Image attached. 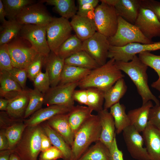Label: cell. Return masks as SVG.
<instances>
[{"mask_svg": "<svg viewBox=\"0 0 160 160\" xmlns=\"http://www.w3.org/2000/svg\"><path fill=\"white\" fill-rule=\"evenodd\" d=\"M115 61L118 68L127 74L135 85L137 92L141 97L142 104L152 100L156 105H160L159 100L152 92L148 85L147 72L148 67L137 55L128 62Z\"/></svg>", "mask_w": 160, "mask_h": 160, "instance_id": "1", "label": "cell"}, {"mask_svg": "<svg viewBox=\"0 0 160 160\" xmlns=\"http://www.w3.org/2000/svg\"><path fill=\"white\" fill-rule=\"evenodd\" d=\"M124 75L117 67L115 60L111 59L105 64L92 70L79 82L80 89L94 88L105 92Z\"/></svg>", "mask_w": 160, "mask_h": 160, "instance_id": "2", "label": "cell"}, {"mask_svg": "<svg viewBox=\"0 0 160 160\" xmlns=\"http://www.w3.org/2000/svg\"><path fill=\"white\" fill-rule=\"evenodd\" d=\"M101 131L98 116L92 114L81 125L75 135L71 146V160H78L92 143L99 141Z\"/></svg>", "mask_w": 160, "mask_h": 160, "instance_id": "3", "label": "cell"}, {"mask_svg": "<svg viewBox=\"0 0 160 160\" xmlns=\"http://www.w3.org/2000/svg\"><path fill=\"white\" fill-rule=\"evenodd\" d=\"M43 131L41 125L27 126L22 137L12 151L20 160H37L41 152V136Z\"/></svg>", "mask_w": 160, "mask_h": 160, "instance_id": "4", "label": "cell"}, {"mask_svg": "<svg viewBox=\"0 0 160 160\" xmlns=\"http://www.w3.org/2000/svg\"><path fill=\"white\" fill-rule=\"evenodd\" d=\"M108 39L111 45L117 47H123L132 43L149 44L153 42L146 38L135 25L119 16L116 32Z\"/></svg>", "mask_w": 160, "mask_h": 160, "instance_id": "5", "label": "cell"}, {"mask_svg": "<svg viewBox=\"0 0 160 160\" xmlns=\"http://www.w3.org/2000/svg\"><path fill=\"white\" fill-rule=\"evenodd\" d=\"M94 10L93 20L97 32L109 38L117 30L119 16L114 7L103 0Z\"/></svg>", "mask_w": 160, "mask_h": 160, "instance_id": "6", "label": "cell"}, {"mask_svg": "<svg viewBox=\"0 0 160 160\" xmlns=\"http://www.w3.org/2000/svg\"><path fill=\"white\" fill-rule=\"evenodd\" d=\"M7 44L13 67L27 69L38 54L28 41L19 36Z\"/></svg>", "mask_w": 160, "mask_h": 160, "instance_id": "7", "label": "cell"}, {"mask_svg": "<svg viewBox=\"0 0 160 160\" xmlns=\"http://www.w3.org/2000/svg\"><path fill=\"white\" fill-rule=\"evenodd\" d=\"M72 30L68 19L53 17L46 26L47 40L51 51L57 55L59 47L72 35Z\"/></svg>", "mask_w": 160, "mask_h": 160, "instance_id": "8", "label": "cell"}, {"mask_svg": "<svg viewBox=\"0 0 160 160\" xmlns=\"http://www.w3.org/2000/svg\"><path fill=\"white\" fill-rule=\"evenodd\" d=\"M160 49V41L146 44L138 43L129 44L123 47L111 45L108 57L115 61L128 62L137 54L144 52H151Z\"/></svg>", "mask_w": 160, "mask_h": 160, "instance_id": "9", "label": "cell"}, {"mask_svg": "<svg viewBox=\"0 0 160 160\" xmlns=\"http://www.w3.org/2000/svg\"><path fill=\"white\" fill-rule=\"evenodd\" d=\"M19 36L28 41L38 54L46 57L50 53L47 40L46 26L33 24L23 25Z\"/></svg>", "mask_w": 160, "mask_h": 160, "instance_id": "10", "label": "cell"}, {"mask_svg": "<svg viewBox=\"0 0 160 160\" xmlns=\"http://www.w3.org/2000/svg\"><path fill=\"white\" fill-rule=\"evenodd\" d=\"M53 18L43 3L39 1L26 7L15 19L22 25L33 24L46 26Z\"/></svg>", "mask_w": 160, "mask_h": 160, "instance_id": "11", "label": "cell"}, {"mask_svg": "<svg viewBox=\"0 0 160 160\" xmlns=\"http://www.w3.org/2000/svg\"><path fill=\"white\" fill-rule=\"evenodd\" d=\"M79 82L59 84L51 87L44 94V104L48 106L57 105L72 107L74 101L73 94L76 88L78 86Z\"/></svg>", "mask_w": 160, "mask_h": 160, "instance_id": "12", "label": "cell"}, {"mask_svg": "<svg viewBox=\"0 0 160 160\" xmlns=\"http://www.w3.org/2000/svg\"><path fill=\"white\" fill-rule=\"evenodd\" d=\"M110 44L108 38L96 32L83 42V49L88 53L100 66L107 62Z\"/></svg>", "mask_w": 160, "mask_h": 160, "instance_id": "13", "label": "cell"}, {"mask_svg": "<svg viewBox=\"0 0 160 160\" xmlns=\"http://www.w3.org/2000/svg\"><path fill=\"white\" fill-rule=\"evenodd\" d=\"M122 132L127 149L132 158L137 160H151L146 148L143 147L144 139L139 132L130 125Z\"/></svg>", "mask_w": 160, "mask_h": 160, "instance_id": "14", "label": "cell"}, {"mask_svg": "<svg viewBox=\"0 0 160 160\" xmlns=\"http://www.w3.org/2000/svg\"><path fill=\"white\" fill-rule=\"evenodd\" d=\"M135 25L151 40L160 37V21L152 10L141 5Z\"/></svg>", "mask_w": 160, "mask_h": 160, "instance_id": "15", "label": "cell"}, {"mask_svg": "<svg viewBox=\"0 0 160 160\" xmlns=\"http://www.w3.org/2000/svg\"><path fill=\"white\" fill-rule=\"evenodd\" d=\"M113 6L118 15L135 25L141 7V0H103Z\"/></svg>", "mask_w": 160, "mask_h": 160, "instance_id": "16", "label": "cell"}, {"mask_svg": "<svg viewBox=\"0 0 160 160\" xmlns=\"http://www.w3.org/2000/svg\"><path fill=\"white\" fill-rule=\"evenodd\" d=\"M72 108L57 105L48 106L36 111L24 123L27 126L39 125L55 116L68 113Z\"/></svg>", "mask_w": 160, "mask_h": 160, "instance_id": "17", "label": "cell"}, {"mask_svg": "<svg viewBox=\"0 0 160 160\" xmlns=\"http://www.w3.org/2000/svg\"><path fill=\"white\" fill-rule=\"evenodd\" d=\"M142 132L145 148L151 160H160V130L148 122Z\"/></svg>", "mask_w": 160, "mask_h": 160, "instance_id": "18", "label": "cell"}, {"mask_svg": "<svg viewBox=\"0 0 160 160\" xmlns=\"http://www.w3.org/2000/svg\"><path fill=\"white\" fill-rule=\"evenodd\" d=\"M71 19L70 23L72 29L82 42L97 32L93 19L88 16H82L76 14Z\"/></svg>", "mask_w": 160, "mask_h": 160, "instance_id": "19", "label": "cell"}, {"mask_svg": "<svg viewBox=\"0 0 160 160\" xmlns=\"http://www.w3.org/2000/svg\"><path fill=\"white\" fill-rule=\"evenodd\" d=\"M101 131L100 141L109 148L116 137L115 126L113 118L107 109H103L97 112Z\"/></svg>", "mask_w": 160, "mask_h": 160, "instance_id": "20", "label": "cell"}, {"mask_svg": "<svg viewBox=\"0 0 160 160\" xmlns=\"http://www.w3.org/2000/svg\"><path fill=\"white\" fill-rule=\"evenodd\" d=\"M65 65V59L53 52L51 51L45 57L44 65L48 73L51 87H55L59 84Z\"/></svg>", "mask_w": 160, "mask_h": 160, "instance_id": "21", "label": "cell"}, {"mask_svg": "<svg viewBox=\"0 0 160 160\" xmlns=\"http://www.w3.org/2000/svg\"><path fill=\"white\" fill-rule=\"evenodd\" d=\"M9 100L6 111L9 117L16 120L23 119L29 100L28 89L24 90L16 96Z\"/></svg>", "mask_w": 160, "mask_h": 160, "instance_id": "22", "label": "cell"}, {"mask_svg": "<svg viewBox=\"0 0 160 160\" xmlns=\"http://www.w3.org/2000/svg\"><path fill=\"white\" fill-rule=\"evenodd\" d=\"M153 106L152 102L150 100L140 107L129 111L127 113L130 125L140 132H143L146 127L149 111Z\"/></svg>", "mask_w": 160, "mask_h": 160, "instance_id": "23", "label": "cell"}, {"mask_svg": "<svg viewBox=\"0 0 160 160\" xmlns=\"http://www.w3.org/2000/svg\"><path fill=\"white\" fill-rule=\"evenodd\" d=\"M47 123L59 134L71 147L74 136L68 122V113L55 116L47 121Z\"/></svg>", "mask_w": 160, "mask_h": 160, "instance_id": "24", "label": "cell"}, {"mask_svg": "<svg viewBox=\"0 0 160 160\" xmlns=\"http://www.w3.org/2000/svg\"><path fill=\"white\" fill-rule=\"evenodd\" d=\"M0 95L10 100L18 95L23 90L8 72L0 71Z\"/></svg>", "mask_w": 160, "mask_h": 160, "instance_id": "25", "label": "cell"}, {"mask_svg": "<svg viewBox=\"0 0 160 160\" xmlns=\"http://www.w3.org/2000/svg\"><path fill=\"white\" fill-rule=\"evenodd\" d=\"M41 126L46 134L49 137L53 146L62 153L64 160H71L72 153L71 147L64 138L47 123Z\"/></svg>", "mask_w": 160, "mask_h": 160, "instance_id": "26", "label": "cell"}, {"mask_svg": "<svg viewBox=\"0 0 160 160\" xmlns=\"http://www.w3.org/2000/svg\"><path fill=\"white\" fill-rule=\"evenodd\" d=\"M92 111L87 106L78 105L74 106L68 113V122L74 136L81 125L92 115Z\"/></svg>", "mask_w": 160, "mask_h": 160, "instance_id": "27", "label": "cell"}, {"mask_svg": "<svg viewBox=\"0 0 160 160\" xmlns=\"http://www.w3.org/2000/svg\"><path fill=\"white\" fill-rule=\"evenodd\" d=\"M127 87L124 78L118 80L104 93L103 109H107L119 102L127 90Z\"/></svg>", "mask_w": 160, "mask_h": 160, "instance_id": "28", "label": "cell"}, {"mask_svg": "<svg viewBox=\"0 0 160 160\" xmlns=\"http://www.w3.org/2000/svg\"><path fill=\"white\" fill-rule=\"evenodd\" d=\"M39 1L53 6L54 10L61 17L68 20L76 15L77 12L74 0H42Z\"/></svg>", "mask_w": 160, "mask_h": 160, "instance_id": "29", "label": "cell"}, {"mask_svg": "<svg viewBox=\"0 0 160 160\" xmlns=\"http://www.w3.org/2000/svg\"><path fill=\"white\" fill-rule=\"evenodd\" d=\"M91 70L65 64L59 84L79 82L87 76Z\"/></svg>", "mask_w": 160, "mask_h": 160, "instance_id": "30", "label": "cell"}, {"mask_svg": "<svg viewBox=\"0 0 160 160\" xmlns=\"http://www.w3.org/2000/svg\"><path fill=\"white\" fill-rule=\"evenodd\" d=\"M110 112L113 116L115 123L116 133L119 134L130 125V121L126 112V107L118 103L110 108Z\"/></svg>", "mask_w": 160, "mask_h": 160, "instance_id": "31", "label": "cell"}, {"mask_svg": "<svg viewBox=\"0 0 160 160\" xmlns=\"http://www.w3.org/2000/svg\"><path fill=\"white\" fill-rule=\"evenodd\" d=\"M65 64L92 70L100 66L86 52L81 51L65 60Z\"/></svg>", "mask_w": 160, "mask_h": 160, "instance_id": "32", "label": "cell"}, {"mask_svg": "<svg viewBox=\"0 0 160 160\" xmlns=\"http://www.w3.org/2000/svg\"><path fill=\"white\" fill-rule=\"evenodd\" d=\"M82 45L83 42L76 35H72L60 46L57 55L65 60L83 50Z\"/></svg>", "mask_w": 160, "mask_h": 160, "instance_id": "33", "label": "cell"}, {"mask_svg": "<svg viewBox=\"0 0 160 160\" xmlns=\"http://www.w3.org/2000/svg\"><path fill=\"white\" fill-rule=\"evenodd\" d=\"M23 25L16 19L8 20L0 27V46L7 44L19 36Z\"/></svg>", "mask_w": 160, "mask_h": 160, "instance_id": "34", "label": "cell"}, {"mask_svg": "<svg viewBox=\"0 0 160 160\" xmlns=\"http://www.w3.org/2000/svg\"><path fill=\"white\" fill-rule=\"evenodd\" d=\"M78 160H110L109 149L99 140L88 149Z\"/></svg>", "mask_w": 160, "mask_h": 160, "instance_id": "35", "label": "cell"}, {"mask_svg": "<svg viewBox=\"0 0 160 160\" xmlns=\"http://www.w3.org/2000/svg\"><path fill=\"white\" fill-rule=\"evenodd\" d=\"M138 57L143 63L153 68L157 73L158 79L151 84V86L160 92V55L145 51L138 54Z\"/></svg>", "mask_w": 160, "mask_h": 160, "instance_id": "36", "label": "cell"}, {"mask_svg": "<svg viewBox=\"0 0 160 160\" xmlns=\"http://www.w3.org/2000/svg\"><path fill=\"white\" fill-rule=\"evenodd\" d=\"M8 20L15 19L27 6L36 2L33 0H1Z\"/></svg>", "mask_w": 160, "mask_h": 160, "instance_id": "37", "label": "cell"}, {"mask_svg": "<svg viewBox=\"0 0 160 160\" xmlns=\"http://www.w3.org/2000/svg\"><path fill=\"white\" fill-rule=\"evenodd\" d=\"M29 100L23 119L30 117L41 109L44 104V94L34 88L28 89Z\"/></svg>", "mask_w": 160, "mask_h": 160, "instance_id": "38", "label": "cell"}, {"mask_svg": "<svg viewBox=\"0 0 160 160\" xmlns=\"http://www.w3.org/2000/svg\"><path fill=\"white\" fill-rule=\"evenodd\" d=\"M27 126L24 123L14 124L5 129V133L9 144V149L13 150L20 140Z\"/></svg>", "mask_w": 160, "mask_h": 160, "instance_id": "39", "label": "cell"}, {"mask_svg": "<svg viewBox=\"0 0 160 160\" xmlns=\"http://www.w3.org/2000/svg\"><path fill=\"white\" fill-rule=\"evenodd\" d=\"M87 91V106L97 112L103 109L105 92L94 88L86 89Z\"/></svg>", "mask_w": 160, "mask_h": 160, "instance_id": "40", "label": "cell"}, {"mask_svg": "<svg viewBox=\"0 0 160 160\" xmlns=\"http://www.w3.org/2000/svg\"><path fill=\"white\" fill-rule=\"evenodd\" d=\"M34 88L45 94L51 87L50 82L48 73L41 71L36 77L33 81Z\"/></svg>", "mask_w": 160, "mask_h": 160, "instance_id": "41", "label": "cell"}, {"mask_svg": "<svg viewBox=\"0 0 160 160\" xmlns=\"http://www.w3.org/2000/svg\"><path fill=\"white\" fill-rule=\"evenodd\" d=\"M45 57L38 54L27 68L28 77L33 81L36 77L41 71L44 65Z\"/></svg>", "mask_w": 160, "mask_h": 160, "instance_id": "42", "label": "cell"}, {"mask_svg": "<svg viewBox=\"0 0 160 160\" xmlns=\"http://www.w3.org/2000/svg\"><path fill=\"white\" fill-rule=\"evenodd\" d=\"M13 67L8 44L0 46V71H9Z\"/></svg>", "mask_w": 160, "mask_h": 160, "instance_id": "43", "label": "cell"}, {"mask_svg": "<svg viewBox=\"0 0 160 160\" xmlns=\"http://www.w3.org/2000/svg\"><path fill=\"white\" fill-rule=\"evenodd\" d=\"M8 72L23 89H25L27 79L28 78L27 69L13 67L11 70Z\"/></svg>", "mask_w": 160, "mask_h": 160, "instance_id": "44", "label": "cell"}, {"mask_svg": "<svg viewBox=\"0 0 160 160\" xmlns=\"http://www.w3.org/2000/svg\"><path fill=\"white\" fill-rule=\"evenodd\" d=\"M63 159L61 152L58 148L52 146L47 150L41 152L39 156V160H56Z\"/></svg>", "mask_w": 160, "mask_h": 160, "instance_id": "45", "label": "cell"}, {"mask_svg": "<svg viewBox=\"0 0 160 160\" xmlns=\"http://www.w3.org/2000/svg\"><path fill=\"white\" fill-rule=\"evenodd\" d=\"M148 122L160 130V104L155 105L150 109Z\"/></svg>", "mask_w": 160, "mask_h": 160, "instance_id": "46", "label": "cell"}, {"mask_svg": "<svg viewBox=\"0 0 160 160\" xmlns=\"http://www.w3.org/2000/svg\"><path fill=\"white\" fill-rule=\"evenodd\" d=\"M141 5L152 10L160 21V2L155 0H141Z\"/></svg>", "mask_w": 160, "mask_h": 160, "instance_id": "47", "label": "cell"}, {"mask_svg": "<svg viewBox=\"0 0 160 160\" xmlns=\"http://www.w3.org/2000/svg\"><path fill=\"white\" fill-rule=\"evenodd\" d=\"M109 150L110 160H124L123 153L118 147L116 137Z\"/></svg>", "mask_w": 160, "mask_h": 160, "instance_id": "48", "label": "cell"}, {"mask_svg": "<svg viewBox=\"0 0 160 160\" xmlns=\"http://www.w3.org/2000/svg\"><path fill=\"white\" fill-rule=\"evenodd\" d=\"M73 98L75 101L81 105H87V91L86 89H75L73 93Z\"/></svg>", "mask_w": 160, "mask_h": 160, "instance_id": "49", "label": "cell"}, {"mask_svg": "<svg viewBox=\"0 0 160 160\" xmlns=\"http://www.w3.org/2000/svg\"><path fill=\"white\" fill-rule=\"evenodd\" d=\"M98 1L92 3H88L79 7L76 14L82 16H88L89 13L93 10L98 5Z\"/></svg>", "mask_w": 160, "mask_h": 160, "instance_id": "50", "label": "cell"}, {"mask_svg": "<svg viewBox=\"0 0 160 160\" xmlns=\"http://www.w3.org/2000/svg\"><path fill=\"white\" fill-rule=\"evenodd\" d=\"M52 146L49 137L43 130L41 136V152L44 151Z\"/></svg>", "mask_w": 160, "mask_h": 160, "instance_id": "51", "label": "cell"}, {"mask_svg": "<svg viewBox=\"0 0 160 160\" xmlns=\"http://www.w3.org/2000/svg\"><path fill=\"white\" fill-rule=\"evenodd\" d=\"M9 149V142L5 133V129H1L0 131V151Z\"/></svg>", "mask_w": 160, "mask_h": 160, "instance_id": "52", "label": "cell"}, {"mask_svg": "<svg viewBox=\"0 0 160 160\" xmlns=\"http://www.w3.org/2000/svg\"><path fill=\"white\" fill-rule=\"evenodd\" d=\"M6 16V13L2 1L1 0H0V21L1 24V26H3L7 22V20L5 19V17Z\"/></svg>", "mask_w": 160, "mask_h": 160, "instance_id": "53", "label": "cell"}, {"mask_svg": "<svg viewBox=\"0 0 160 160\" xmlns=\"http://www.w3.org/2000/svg\"><path fill=\"white\" fill-rule=\"evenodd\" d=\"M13 152L10 150H7L0 151V160H9L10 156Z\"/></svg>", "mask_w": 160, "mask_h": 160, "instance_id": "54", "label": "cell"}, {"mask_svg": "<svg viewBox=\"0 0 160 160\" xmlns=\"http://www.w3.org/2000/svg\"><path fill=\"white\" fill-rule=\"evenodd\" d=\"M9 100L4 98H0V110L6 111L9 103Z\"/></svg>", "mask_w": 160, "mask_h": 160, "instance_id": "55", "label": "cell"}, {"mask_svg": "<svg viewBox=\"0 0 160 160\" xmlns=\"http://www.w3.org/2000/svg\"><path fill=\"white\" fill-rule=\"evenodd\" d=\"M98 0H78L77 2L79 7L88 3H94L98 1Z\"/></svg>", "mask_w": 160, "mask_h": 160, "instance_id": "56", "label": "cell"}, {"mask_svg": "<svg viewBox=\"0 0 160 160\" xmlns=\"http://www.w3.org/2000/svg\"><path fill=\"white\" fill-rule=\"evenodd\" d=\"M9 160H20V159L16 154L12 152L10 156Z\"/></svg>", "mask_w": 160, "mask_h": 160, "instance_id": "57", "label": "cell"}, {"mask_svg": "<svg viewBox=\"0 0 160 160\" xmlns=\"http://www.w3.org/2000/svg\"><path fill=\"white\" fill-rule=\"evenodd\" d=\"M158 97L160 99V95Z\"/></svg>", "mask_w": 160, "mask_h": 160, "instance_id": "58", "label": "cell"}]
</instances>
